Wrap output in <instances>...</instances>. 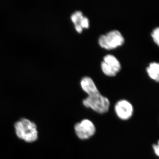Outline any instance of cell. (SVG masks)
<instances>
[{"label":"cell","instance_id":"cell-1","mask_svg":"<svg viewBox=\"0 0 159 159\" xmlns=\"http://www.w3.org/2000/svg\"><path fill=\"white\" fill-rule=\"evenodd\" d=\"M18 138L28 143L35 142L38 139L37 125L29 119L22 118L14 124Z\"/></svg>","mask_w":159,"mask_h":159},{"label":"cell","instance_id":"cell-2","mask_svg":"<svg viewBox=\"0 0 159 159\" xmlns=\"http://www.w3.org/2000/svg\"><path fill=\"white\" fill-rule=\"evenodd\" d=\"M84 106L99 114L107 112L110 106V102L108 98L103 96L100 92L89 95L83 100Z\"/></svg>","mask_w":159,"mask_h":159},{"label":"cell","instance_id":"cell-3","mask_svg":"<svg viewBox=\"0 0 159 159\" xmlns=\"http://www.w3.org/2000/svg\"><path fill=\"white\" fill-rule=\"evenodd\" d=\"M125 42L123 34L119 30L115 29L101 34L98 39L99 45L102 48L111 50L122 45Z\"/></svg>","mask_w":159,"mask_h":159},{"label":"cell","instance_id":"cell-4","mask_svg":"<svg viewBox=\"0 0 159 159\" xmlns=\"http://www.w3.org/2000/svg\"><path fill=\"white\" fill-rule=\"evenodd\" d=\"M74 129L77 136L82 140L90 139L96 132V127L93 122L88 119H83L76 123Z\"/></svg>","mask_w":159,"mask_h":159},{"label":"cell","instance_id":"cell-5","mask_svg":"<svg viewBox=\"0 0 159 159\" xmlns=\"http://www.w3.org/2000/svg\"><path fill=\"white\" fill-rule=\"evenodd\" d=\"M114 108L117 117L123 121L131 119L134 114L133 106L126 99H120L117 101Z\"/></svg>","mask_w":159,"mask_h":159},{"label":"cell","instance_id":"cell-6","mask_svg":"<svg viewBox=\"0 0 159 159\" xmlns=\"http://www.w3.org/2000/svg\"><path fill=\"white\" fill-rule=\"evenodd\" d=\"M70 19L74 24L75 30L78 33H81L84 29H88L89 27V18L84 15L82 11L80 10H77L72 13Z\"/></svg>","mask_w":159,"mask_h":159},{"label":"cell","instance_id":"cell-7","mask_svg":"<svg viewBox=\"0 0 159 159\" xmlns=\"http://www.w3.org/2000/svg\"><path fill=\"white\" fill-rule=\"evenodd\" d=\"M80 85L84 92L88 96L93 95L99 93L96 83L91 77L86 76L82 77L80 81Z\"/></svg>","mask_w":159,"mask_h":159},{"label":"cell","instance_id":"cell-8","mask_svg":"<svg viewBox=\"0 0 159 159\" xmlns=\"http://www.w3.org/2000/svg\"><path fill=\"white\" fill-rule=\"evenodd\" d=\"M103 61L111 68L114 69L117 73L121 70V64L115 55L112 54H107L103 57Z\"/></svg>","mask_w":159,"mask_h":159},{"label":"cell","instance_id":"cell-9","mask_svg":"<svg viewBox=\"0 0 159 159\" xmlns=\"http://www.w3.org/2000/svg\"><path fill=\"white\" fill-rule=\"evenodd\" d=\"M148 76L152 80L159 82V63L152 62L146 68Z\"/></svg>","mask_w":159,"mask_h":159},{"label":"cell","instance_id":"cell-10","mask_svg":"<svg viewBox=\"0 0 159 159\" xmlns=\"http://www.w3.org/2000/svg\"><path fill=\"white\" fill-rule=\"evenodd\" d=\"M100 67L103 74L109 77H114L117 74V72L114 69L111 68L103 61H101Z\"/></svg>","mask_w":159,"mask_h":159},{"label":"cell","instance_id":"cell-11","mask_svg":"<svg viewBox=\"0 0 159 159\" xmlns=\"http://www.w3.org/2000/svg\"><path fill=\"white\" fill-rule=\"evenodd\" d=\"M151 37L154 42L159 47V27L153 29L151 33Z\"/></svg>","mask_w":159,"mask_h":159},{"label":"cell","instance_id":"cell-12","mask_svg":"<svg viewBox=\"0 0 159 159\" xmlns=\"http://www.w3.org/2000/svg\"><path fill=\"white\" fill-rule=\"evenodd\" d=\"M152 147L154 153L159 158V140H158L156 143L152 145Z\"/></svg>","mask_w":159,"mask_h":159}]
</instances>
